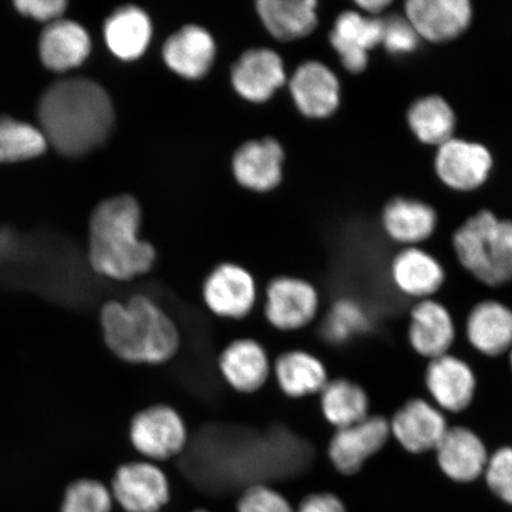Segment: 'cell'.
Returning <instances> with one entry per match:
<instances>
[{"mask_svg": "<svg viewBox=\"0 0 512 512\" xmlns=\"http://www.w3.org/2000/svg\"><path fill=\"white\" fill-rule=\"evenodd\" d=\"M98 322L106 350L130 366H165L182 349L175 318L147 294L107 300L100 306Z\"/></svg>", "mask_w": 512, "mask_h": 512, "instance_id": "6da1fadb", "label": "cell"}, {"mask_svg": "<svg viewBox=\"0 0 512 512\" xmlns=\"http://www.w3.org/2000/svg\"><path fill=\"white\" fill-rule=\"evenodd\" d=\"M41 132L67 157H81L110 138L115 114L110 96L91 79L74 78L51 85L38 104Z\"/></svg>", "mask_w": 512, "mask_h": 512, "instance_id": "7a4b0ae2", "label": "cell"}, {"mask_svg": "<svg viewBox=\"0 0 512 512\" xmlns=\"http://www.w3.org/2000/svg\"><path fill=\"white\" fill-rule=\"evenodd\" d=\"M140 224L142 208L130 195L112 197L94 210L88 261L96 274L115 283H130L152 271L156 248L140 239Z\"/></svg>", "mask_w": 512, "mask_h": 512, "instance_id": "3957f363", "label": "cell"}, {"mask_svg": "<svg viewBox=\"0 0 512 512\" xmlns=\"http://www.w3.org/2000/svg\"><path fill=\"white\" fill-rule=\"evenodd\" d=\"M453 246L460 264L480 283L495 287L512 281V221L479 211L454 234Z\"/></svg>", "mask_w": 512, "mask_h": 512, "instance_id": "277c9868", "label": "cell"}, {"mask_svg": "<svg viewBox=\"0 0 512 512\" xmlns=\"http://www.w3.org/2000/svg\"><path fill=\"white\" fill-rule=\"evenodd\" d=\"M127 439L140 457L159 464L169 462L187 450L190 431L187 420L176 407L158 402L132 415L127 426Z\"/></svg>", "mask_w": 512, "mask_h": 512, "instance_id": "5b68a950", "label": "cell"}, {"mask_svg": "<svg viewBox=\"0 0 512 512\" xmlns=\"http://www.w3.org/2000/svg\"><path fill=\"white\" fill-rule=\"evenodd\" d=\"M322 297L315 284L297 275H278L264 292L262 315L271 328L283 334L303 331L316 322Z\"/></svg>", "mask_w": 512, "mask_h": 512, "instance_id": "8992f818", "label": "cell"}, {"mask_svg": "<svg viewBox=\"0 0 512 512\" xmlns=\"http://www.w3.org/2000/svg\"><path fill=\"white\" fill-rule=\"evenodd\" d=\"M201 298L210 315L241 322L247 319L259 304L258 281L247 267L226 261L211 268L201 287Z\"/></svg>", "mask_w": 512, "mask_h": 512, "instance_id": "52a82bcc", "label": "cell"}, {"mask_svg": "<svg viewBox=\"0 0 512 512\" xmlns=\"http://www.w3.org/2000/svg\"><path fill=\"white\" fill-rule=\"evenodd\" d=\"M288 73L283 56L267 47L249 48L229 70L233 91L243 101L264 105L287 85Z\"/></svg>", "mask_w": 512, "mask_h": 512, "instance_id": "ba28073f", "label": "cell"}, {"mask_svg": "<svg viewBox=\"0 0 512 512\" xmlns=\"http://www.w3.org/2000/svg\"><path fill=\"white\" fill-rule=\"evenodd\" d=\"M286 87L294 107L306 119H329L341 107V81L334 70L322 61L300 63L288 75Z\"/></svg>", "mask_w": 512, "mask_h": 512, "instance_id": "9c48e42d", "label": "cell"}, {"mask_svg": "<svg viewBox=\"0 0 512 512\" xmlns=\"http://www.w3.org/2000/svg\"><path fill=\"white\" fill-rule=\"evenodd\" d=\"M170 495L168 476L149 460L125 463L114 473L112 496L126 512H159Z\"/></svg>", "mask_w": 512, "mask_h": 512, "instance_id": "30bf717a", "label": "cell"}, {"mask_svg": "<svg viewBox=\"0 0 512 512\" xmlns=\"http://www.w3.org/2000/svg\"><path fill=\"white\" fill-rule=\"evenodd\" d=\"M286 151L274 137L247 140L233 153L230 169L241 188L267 194L284 181Z\"/></svg>", "mask_w": 512, "mask_h": 512, "instance_id": "8fae6325", "label": "cell"}, {"mask_svg": "<svg viewBox=\"0 0 512 512\" xmlns=\"http://www.w3.org/2000/svg\"><path fill=\"white\" fill-rule=\"evenodd\" d=\"M217 370L229 389L240 395L261 392L272 379L273 361L264 344L252 337L233 339L217 357Z\"/></svg>", "mask_w": 512, "mask_h": 512, "instance_id": "7c38bea8", "label": "cell"}, {"mask_svg": "<svg viewBox=\"0 0 512 512\" xmlns=\"http://www.w3.org/2000/svg\"><path fill=\"white\" fill-rule=\"evenodd\" d=\"M390 437L389 421L381 415H369L331 435L328 458L338 473L355 476L370 458L386 446Z\"/></svg>", "mask_w": 512, "mask_h": 512, "instance_id": "4fadbf2b", "label": "cell"}, {"mask_svg": "<svg viewBox=\"0 0 512 512\" xmlns=\"http://www.w3.org/2000/svg\"><path fill=\"white\" fill-rule=\"evenodd\" d=\"M219 53L216 38L201 24L189 23L166 38L165 66L183 80L200 81L210 74Z\"/></svg>", "mask_w": 512, "mask_h": 512, "instance_id": "5bb4252c", "label": "cell"}, {"mask_svg": "<svg viewBox=\"0 0 512 512\" xmlns=\"http://www.w3.org/2000/svg\"><path fill=\"white\" fill-rule=\"evenodd\" d=\"M383 19L343 11L332 25L329 42L348 73L358 75L369 66V53L382 44Z\"/></svg>", "mask_w": 512, "mask_h": 512, "instance_id": "9a60e30c", "label": "cell"}, {"mask_svg": "<svg viewBox=\"0 0 512 512\" xmlns=\"http://www.w3.org/2000/svg\"><path fill=\"white\" fill-rule=\"evenodd\" d=\"M492 156L482 144L452 138L439 146L435 171L448 188L473 191L486 182L492 169Z\"/></svg>", "mask_w": 512, "mask_h": 512, "instance_id": "2e32d148", "label": "cell"}, {"mask_svg": "<svg viewBox=\"0 0 512 512\" xmlns=\"http://www.w3.org/2000/svg\"><path fill=\"white\" fill-rule=\"evenodd\" d=\"M405 14L422 40L445 43L469 28L473 11L467 0H409Z\"/></svg>", "mask_w": 512, "mask_h": 512, "instance_id": "e0dca14e", "label": "cell"}, {"mask_svg": "<svg viewBox=\"0 0 512 512\" xmlns=\"http://www.w3.org/2000/svg\"><path fill=\"white\" fill-rule=\"evenodd\" d=\"M390 434L414 454L435 451L448 430L443 412L422 399L409 400L389 421Z\"/></svg>", "mask_w": 512, "mask_h": 512, "instance_id": "ac0fdd59", "label": "cell"}, {"mask_svg": "<svg viewBox=\"0 0 512 512\" xmlns=\"http://www.w3.org/2000/svg\"><path fill=\"white\" fill-rule=\"evenodd\" d=\"M426 387L441 411H465L475 398L477 380L465 361L452 355L434 358L428 364Z\"/></svg>", "mask_w": 512, "mask_h": 512, "instance_id": "d6986e66", "label": "cell"}, {"mask_svg": "<svg viewBox=\"0 0 512 512\" xmlns=\"http://www.w3.org/2000/svg\"><path fill=\"white\" fill-rule=\"evenodd\" d=\"M272 379L279 392L291 400L318 396L331 380L322 358L305 349L281 352L273 361Z\"/></svg>", "mask_w": 512, "mask_h": 512, "instance_id": "ffe728a7", "label": "cell"}, {"mask_svg": "<svg viewBox=\"0 0 512 512\" xmlns=\"http://www.w3.org/2000/svg\"><path fill=\"white\" fill-rule=\"evenodd\" d=\"M316 0H259L255 4L262 27L283 43L304 40L319 24Z\"/></svg>", "mask_w": 512, "mask_h": 512, "instance_id": "44dd1931", "label": "cell"}, {"mask_svg": "<svg viewBox=\"0 0 512 512\" xmlns=\"http://www.w3.org/2000/svg\"><path fill=\"white\" fill-rule=\"evenodd\" d=\"M435 451L440 469L459 483H469L482 476L490 458L482 439L460 426L448 427Z\"/></svg>", "mask_w": 512, "mask_h": 512, "instance_id": "7402d4cb", "label": "cell"}, {"mask_svg": "<svg viewBox=\"0 0 512 512\" xmlns=\"http://www.w3.org/2000/svg\"><path fill=\"white\" fill-rule=\"evenodd\" d=\"M456 338L451 313L433 299L420 300L411 312L408 339L422 357L438 358L447 355Z\"/></svg>", "mask_w": 512, "mask_h": 512, "instance_id": "603a6c76", "label": "cell"}, {"mask_svg": "<svg viewBox=\"0 0 512 512\" xmlns=\"http://www.w3.org/2000/svg\"><path fill=\"white\" fill-rule=\"evenodd\" d=\"M466 336L480 354L503 355L512 348V310L496 300L478 303L467 317Z\"/></svg>", "mask_w": 512, "mask_h": 512, "instance_id": "cb8c5ba5", "label": "cell"}, {"mask_svg": "<svg viewBox=\"0 0 512 512\" xmlns=\"http://www.w3.org/2000/svg\"><path fill=\"white\" fill-rule=\"evenodd\" d=\"M390 274L401 293L420 300L431 299L443 287L446 277L437 259L415 247L396 254Z\"/></svg>", "mask_w": 512, "mask_h": 512, "instance_id": "d4e9b609", "label": "cell"}, {"mask_svg": "<svg viewBox=\"0 0 512 512\" xmlns=\"http://www.w3.org/2000/svg\"><path fill=\"white\" fill-rule=\"evenodd\" d=\"M92 44L78 23L59 19L47 25L41 35L40 55L44 66L54 72H68L87 60Z\"/></svg>", "mask_w": 512, "mask_h": 512, "instance_id": "484cf974", "label": "cell"}, {"mask_svg": "<svg viewBox=\"0 0 512 512\" xmlns=\"http://www.w3.org/2000/svg\"><path fill=\"white\" fill-rule=\"evenodd\" d=\"M153 37L151 17L136 5L115 10L105 24L108 48L118 59L132 62L143 57Z\"/></svg>", "mask_w": 512, "mask_h": 512, "instance_id": "4316f807", "label": "cell"}, {"mask_svg": "<svg viewBox=\"0 0 512 512\" xmlns=\"http://www.w3.org/2000/svg\"><path fill=\"white\" fill-rule=\"evenodd\" d=\"M437 222V214L428 204L402 197L390 201L382 213L384 232L403 245H415L430 239Z\"/></svg>", "mask_w": 512, "mask_h": 512, "instance_id": "83f0119b", "label": "cell"}, {"mask_svg": "<svg viewBox=\"0 0 512 512\" xmlns=\"http://www.w3.org/2000/svg\"><path fill=\"white\" fill-rule=\"evenodd\" d=\"M323 419L336 430L357 424L369 416L370 399L361 384L337 377L318 395Z\"/></svg>", "mask_w": 512, "mask_h": 512, "instance_id": "f1b7e54d", "label": "cell"}, {"mask_svg": "<svg viewBox=\"0 0 512 512\" xmlns=\"http://www.w3.org/2000/svg\"><path fill=\"white\" fill-rule=\"evenodd\" d=\"M408 125L421 143L440 146L453 138L456 114L438 95L416 100L407 112Z\"/></svg>", "mask_w": 512, "mask_h": 512, "instance_id": "f546056e", "label": "cell"}, {"mask_svg": "<svg viewBox=\"0 0 512 512\" xmlns=\"http://www.w3.org/2000/svg\"><path fill=\"white\" fill-rule=\"evenodd\" d=\"M47 139L40 128L11 118H0V164L41 156Z\"/></svg>", "mask_w": 512, "mask_h": 512, "instance_id": "4dcf8cb0", "label": "cell"}, {"mask_svg": "<svg viewBox=\"0 0 512 512\" xmlns=\"http://www.w3.org/2000/svg\"><path fill=\"white\" fill-rule=\"evenodd\" d=\"M369 315L355 299L341 298L330 306L323 318L322 335L334 345L348 343L369 328Z\"/></svg>", "mask_w": 512, "mask_h": 512, "instance_id": "1f68e13d", "label": "cell"}, {"mask_svg": "<svg viewBox=\"0 0 512 512\" xmlns=\"http://www.w3.org/2000/svg\"><path fill=\"white\" fill-rule=\"evenodd\" d=\"M112 492L95 479H79L64 494L62 512H111Z\"/></svg>", "mask_w": 512, "mask_h": 512, "instance_id": "d6a6232c", "label": "cell"}, {"mask_svg": "<svg viewBox=\"0 0 512 512\" xmlns=\"http://www.w3.org/2000/svg\"><path fill=\"white\" fill-rule=\"evenodd\" d=\"M484 475L492 492L512 504V447L499 448L492 454Z\"/></svg>", "mask_w": 512, "mask_h": 512, "instance_id": "836d02e7", "label": "cell"}, {"mask_svg": "<svg viewBox=\"0 0 512 512\" xmlns=\"http://www.w3.org/2000/svg\"><path fill=\"white\" fill-rule=\"evenodd\" d=\"M420 37L408 22L400 16L383 19V37L381 46L393 55L412 53L419 46Z\"/></svg>", "mask_w": 512, "mask_h": 512, "instance_id": "e575fe53", "label": "cell"}, {"mask_svg": "<svg viewBox=\"0 0 512 512\" xmlns=\"http://www.w3.org/2000/svg\"><path fill=\"white\" fill-rule=\"evenodd\" d=\"M238 512H294L283 494L266 484H255L243 492Z\"/></svg>", "mask_w": 512, "mask_h": 512, "instance_id": "d590c367", "label": "cell"}, {"mask_svg": "<svg viewBox=\"0 0 512 512\" xmlns=\"http://www.w3.org/2000/svg\"><path fill=\"white\" fill-rule=\"evenodd\" d=\"M15 5L21 14L48 24L59 21L67 8L63 0H17Z\"/></svg>", "mask_w": 512, "mask_h": 512, "instance_id": "8d00e7d4", "label": "cell"}, {"mask_svg": "<svg viewBox=\"0 0 512 512\" xmlns=\"http://www.w3.org/2000/svg\"><path fill=\"white\" fill-rule=\"evenodd\" d=\"M297 512H347L341 498L331 492H317L303 499Z\"/></svg>", "mask_w": 512, "mask_h": 512, "instance_id": "74e56055", "label": "cell"}, {"mask_svg": "<svg viewBox=\"0 0 512 512\" xmlns=\"http://www.w3.org/2000/svg\"><path fill=\"white\" fill-rule=\"evenodd\" d=\"M355 4L358 10L363 11L364 14L377 17L382 14L388 6L392 5V2H388V0H360V2H356Z\"/></svg>", "mask_w": 512, "mask_h": 512, "instance_id": "f35d334b", "label": "cell"}, {"mask_svg": "<svg viewBox=\"0 0 512 512\" xmlns=\"http://www.w3.org/2000/svg\"><path fill=\"white\" fill-rule=\"evenodd\" d=\"M509 352H510V364H511V370H512V348Z\"/></svg>", "mask_w": 512, "mask_h": 512, "instance_id": "ab89813d", "label": "cell"}, {"mask_svg": "<svg viewBox=\"0 0 512 512\" xmlns=\"http://www.w3.org/2000/svg\"><path fill=\"white\" fill-rule=\"evenodd\" d=\"M195 512H208V511H204V510H197Z\"/></svg>", "mask_w": 512, "mask_h": 512, "instance_id": "60d3db41", "label": "cell"}]
</instances>
